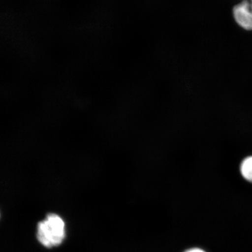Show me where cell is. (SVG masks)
<instances>
[{"label":"cell","mask_w":252,"mask_h":252,"mask_svg":"<svg viewBox=\"0 0 252 252\" xmlns=\"http://www.w3.org/2000/svg\"><path fill=\"white\" fill-rule=\"evenodd\" d=\"M65 237L64 222L56 214H49L45 220L37 224V240L44 247H57L62 243Z\"/></svg>","instance_id":"6da1fadb"},{"label":"cell","mask_w":252,"mask_h":252,"mask_svg":"<svg viewBox=\"0 0 252 252\" xmlns=\"http://www.w3.org/2000/svg\"><path fill=\"white\" fill-rule=\"evenodd\" d=\"M233 17L239 27L247 31H252V0H244L234 6Z\"/></svg>","instance_id":"7a4b0ae2"},{"label":"cell","mask_w":252,"mask_h":252,"mask_svg":"<svg viewBox=\"0 0 252 252\" xmlns=\"http://www.w3.org/2000/svg\"><path fill=\"white\" fill-rule=\"evenodd\" d=\"M240 169L246 180L252 183V157H249L242 161Z\"/></svg>","instance_id":"3957f363"},{"label":"cell","mask_w":252,"mask_h":252,"mask_svg":"<svg viewBox=\"0 0 252 252\" xmlns=\"http://www.w3.org/2000/svg\"><path fill=\"white\" fill-rule=\"evenodd\" d=\"M188 252H204L203 251H201L200 250H198V249H194V250H192L189 251Z\"/></svg>","instance_id":"277c9868"}]
</instances>
